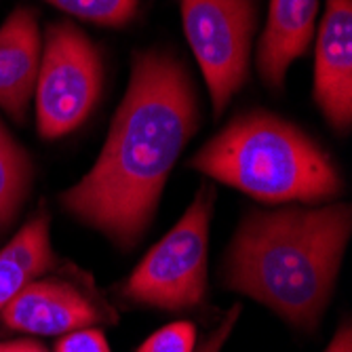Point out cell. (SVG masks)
Here are the masks:
<instances>
[{
    "label": "cell",
    "instance_id": "1",
    "mask_svg": "<svg viewBox=\"0 0 352 352\" xmlns=\"http://www.w3.org/2000/svg\"><path fill=\"white\" fill-rule=\"evenodd\" d=\"M197 129V85L186 63L161 49L135 51L106 144L91 171L61 192L63 211L120 249L135 247Z\"/></svg>",
    "mask_w": 352,
    "mask_h": 352
},
{
    "label": "cell",
    "instance_id": "2",
    "mask_svg": "<svg viewBox=\"0 0 352 352\" xmlns=\"http://www.w3.org/2000/svg\"><path fill=\"white\" fill-rule=\"evenodd\" d=\"M350 234L348 203L251 209L230 241L221 280L285 323L314 331L331 302Z\"/></svg>",
    "mask_w": 352,
    "mask_h": 352
},
{
    "label": "cell",
    "instance_id": "3",
    "mask_svg": "<svg viewBox=\"0 0 352 352\" xmlns=\"http://www.w3.org/2000/svg\"><path fill=\"white\" fill-rule=\"evenodd\" d=\"M188 167L268 205H323L346 190L333 156L302 126L264 108L236 114Z\"/></svg>",
    "mask_w": 352,
    "mask_h": 352
},
{
    "label": "cell",
    "instance_id": "4",
    "mask_svg": "<svg viewBox=\"0 0 352 352\" xmlns=\"http://www.w3.org/2000/svg\"><path fill=\"white\" fill-rule=\"evenodd\" d=\"M213 207L215 188L203 184L179 221L120 287L126 302L163 312H188L205 302Z\"/></svg>",
    "mask_w": 352,
    "mask_h": 352
},
{
    "label": "cell",
    "instance_id": "5",
    "mask_svg": "<svg viewBox=\"0 0 352 352\" xmlns=\"http://www.w3.org/2000/svg\"><path fill=\"white\" fill-rule=\"evenodd\" d=\"M104 89L102 53L72 21L47 25L36 78V126L43 140L74 133L98 106Z\"/></svg>",
    "mask_w": 352,
    "mask_h": 352
},
{
    "label": "cell",
    "instance_id": "6",
    "mask_svg": "<svg viewBox=\"0 0 352 352\" xmlns=\"http://www.w3.org/2000/svg\"><path fill=\"white\" fill-rule=\"evenodd\" d=\"M184 36L207 82L219 118L251 72L258 0H179Z\"/></svg>",
    "mask_w": 352,
    "mask_h": 352
},
{
    "label": "cell",
    "instance_id": "7",
    "mask_svg": "<svg viewBox=\"0 0 352 352\" xmlns=\"http://www.w3.org/2000/svg\"><path fill=\"white\" fill-rule=\"evenodd\" d=\"M114 321V310L63 278H36L0 310V323L30 336H63Z\"/></svg>",
    "mask_w": 352,
    "mask_h": 352
},
{
    "label": "cell",
    "instance_id": "8",
    "mask_svg": "<svg viewBox=\"0 0 352 352\" xmlns=\"http://www.w3.org/2000/svg\"><path fill=\"white\" fill-rule=\"evenodd\" d=\"M312 100L340 135L352 126V0H325L314 34Z\"/></svg>",
    "mask_w": 352,
    "mask_h": 352
},
{
    "label": "cell",
    "instance_id": "9",
    "mask_svg": "<svg viewBox=\"0 0 352 352\" xmlns=\"http://www.w3.org/2000/svg\"><path fill=\"white\" fill-rule=\"evenodd\" d=\"M43 57L38 13L17 7L0 25V110L15 122L28 120Z\"/></svg>",
    "mask_w": 352,
    "mask_h": 352
},
{
    "label": "cell",
    "instance_id": "10",
    "mask_svg": "<svg viewBox=\"0 0 352 352\" xmlns=\"http://www.w3.org/2000/svg\"><path fill=\"white\" fill-rule=\"evenodd\" d=\"M321 0H270L268 19L255 51V68L262 82L283 91L287 72L314 43Z\"/></svg>",
    "mask_w": 352,
    "mask_h": 352
},
{
    "label": "cell",
    "instance_id": "11",
    "mask_svg": "<svg viewBox=\"0 0 352 352\" xmlns=\"http://www.w3.org/2000/svg\"><path fill=\"white\" fill-rule=\"evenodd\" d=\"M57 266V253L51 243L49 213L41 211L30 217L0 249V310L25 285L41 278Z\"/></svg>",
    "mask_w": 352,
    "mask_h": 352
},
{
    "label": "cell",
    "instance_id": "12",
    "mask_svg": "<svg viewBox=\"0 0 352 352\" xmlns=\"http://www.w3.org/2000/svg\"><path fill=\"white\" fill-rule=\"evenodd\" d=\"M34 188V163L30 152L0 120V236L23 211Z\"/></svg>",
    "mask_w": 352,
    "mask_h": 352
},
{
    "label": "cell",
    "instance_id": "13",
    "mask_svg": "<svg viewBox=\"0 0 352 352\" xmlns=\"http://www.w3.org/2000/svg\"><path fill=\"white\" fill-rule=\"evenodd\" d=\"M45 3L80 21L102 28L129 25L140 9V0H45Z\"/></svg>",
    "mask_w": 352,
    "mask_h": 352
},
{
    "label": "cell",
    "instance_id": "14",
    "mask_svg": "<svg viewBox=\"0 0 352 352\" xmlns=\"http://www.w3.org/2000/svg\"><path fill=\"white\" fill-rule=\"evenodd\" d=\"M197 327L190 321H175L154 331L138 352H195Z\"/></svg>",
    "mask_w": 352,
    "mask_h": 352
},
{
    "label": "cell",
    "instance_id": "15",
    "mask_svg": "<svg viewBox=\"0 0 352 352\" xmlns=\"http://www.w3.org/2000/svg\"><path fill=\"white\" fill-rule=\"evenodd\" d=\"M53 352H110V346L100 329L85 327L63 333L55 342Z\"/></svg>",
    "mask_w": 352,
    "mask_h": 352
},
{
    "label": "cell",
    "instance_id": "16",
    "mask_svg": "<svg viewBox=\"0 0 352 352\" xmlns=\"http://www.w3.org/2000/svg\"><path fill=\"white\" fill-rule=\"evenodd\" d=\"M241 304L230 306L226 312H223L221 321L217 323V327L195 348V352H221L223 346H226L228 338L232 336V329L236 327L239 318H241Z\"/></svg>",
    "mask_w": 352,
    "mask_h": 352
},
{
    "label": "cell",
    "instance_id": "17",
    "mask_svg": "<svg viewBox=\"0 0 352 352\" xmlns=\"http://www.w3.org/2000/svg\"><path fill=\"white\" fill-rule=\"evenodd\" d=\"M0 352H49V348L43 342L19 338V340H7L0 342Z\"/></svg>",
    "mask_w": 352,
    "mask_h": 352
},
{
    "label": "cell",
    "instance_id": "18",
    "mask_svg": "<svg viewBox=\"0 0 352 352\" xmlns=\"http://www.w3.org/2000/svg\"><path fill=\"white\" fill-rule=\"evenodd\" d=\"M325 352H352V329H350V321H346L342 327H338V331L331 338V342L325 348Z\"/></svg>",
    "mask_w": 352,
    "mask_h": 352
}]
</instances>
